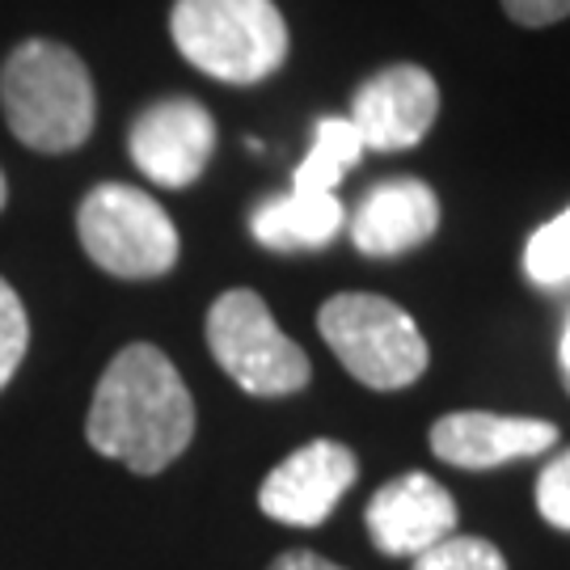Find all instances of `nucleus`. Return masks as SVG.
Wrapping results in <instances>:
<instances>
[{"instance_id": "obj_1", "label": "nucleus", "mask_w": 570, "mask_h": 570, "mask_svg": "<svg viewBox=\"0 0 570 570\" xmlns=\"http://www.w3.org/2000/svg\"><path fill=\"white\" fill-rule=\"evenodd\" d=\"M89 449L131 473H161L195 440V397L161 346L127 343L106 364L85 419Z\"/></svg>"}, {"instance_id": "obj_2", "label": "nucleus", "mask_w": 570, "mask_h": 570, "mask_svg": "<svg viewBox=\"0 0 570 570\" xmlns=\"http://www.w3.org/2000/svg\"><path fill=\"white\" fill-rule=\"evenodd\" d=\"M0 110L26 148L77 153L98 122V89L85 60L56 39L18 42L0 63Z\"/></svg>"}, {"instance_id": "obj_3", "label": "nucleus", "mask_w": 570, "mask_h": 570, "mask_svg": "<svg viewBox=\"0 0 570 570\" xmlns=\"http://www.w3.org/2000/svg\"><path fill=\"white\" fill-rule=\"evenodd\" d=\"M169 39L204 77L258 85L287 60V21L275 0H174Z\"/></svg>"}, {"instance_id": "obj_4", "label": "nucleus", "mask_w": 570, "mask_h": 570, "mask_svg": "<svg viewBox=\"0 0 570 570\" xmlns=\"http://www.w3.org/2000/svg\"><path fill=\"white\" fill-rule=\"evenodd\" d=\"M317 330L338 364L367 389L414 385L428 372V338L402 305L376 292H338L317 313Z\"/></svg>"}, {"instance_id": "obj_5", "label": "nucleus", "mask_w": 570, "mask_h": 570, "mask_svg": "<svg viewBox=\"0 0 570 570\" xmlns=\"http://www.w3.org/2000/svg\"><path fill=\"white\" fill-rule=\"evenodd\" d=\"M77 237L89 263L115 279H161L183 254L169 212L127 183H102L85 195L77 207Z\"/></svg>"}, {"instance_id": "obj_6", "label": "nucleus", "mask_w": 570, "mask_h": 570, "mask_svg": "<svg viewBox=\"0 0 570 570\" xmlns=\"http://www.w3.org/2000/svg\"><path fill=\"white\" fill-rule=\"evenodd\" d=\"M207 346L228 381L254 397H292L313 376L305 346L287 338L271 305L249 287H233L207 308Z\"/></svg>"}, {"instance_id": "obj_7", "label": "nucleus", "mask_w": 570, "mask_h": 570, "mask_svg": "<svg viewBox=\"0 0 570 570\" xmlns=\"http://www.w3.org/2000/svg\"><path fill=\"white\" fill-rule=\"evenodd\" d=\"M216 153V122L204 102L195 98H161L127 131V157L148 183L183 190L204 178Z\"/></svg>"}, {"instance_id": "obj_8", "label": "nucleus", "mask_w": 570, "mask_h": 570, "mask_svg": "<svg viewBox=\"0 0 570 570\" xmlns=\"http://www.w3.org/2000/svg\"><path fill=\"white\" fill-rule=\"evenodd\" d=\"M360 461L338 440H308L271 469L258 487V508L287 529H317L355 487Z\"/></svg>"}, {"instance_id": "obj_9", "label": "nucleus", "mask_w": 570, "mask_h": 570, "mask_svg": "<svg viewBox=\"0 0 570 570\" xmlns=\"http://www.w3.org/2000/svg\"><path fill=\"white\" fill-rule=\"evenodd\" d=\"M440 115V85L419 63H393L367 77L351 98V127L360 131L364 148L402 153L423 144L431 122Z\"/></svg>"}, {"instance_id": "obj_10", "label": "nucleus", "mask_w": 570, "mask_h": 570, "mask_svg": "<svg viewBox=\"0 0 570 570\" xmlns=\"http://www.w3.org/2000/svg\"><path fill=\"white\" fill-rule=\"evenodd\" d=\"M367 537L389 558H419L456 532V499L431 473H402L372 494Z\"/></svg>"}, {"instance_id": "obj_11", "label": "nucleus", "mask_w": 570, "mask_h": 570, "mask_svg": "<svg viewBox=\"0 0 570 570\" xmlns=\"http://www.w3.org/2000/svg\"><path fill=\"white\" fill-rule=\"evenodd\" d=\"M558 444V428L546 419L456 410L431 428V452L456 469H494L524 456H541Z\"/></svg>"}, {"instance_id": "obj_12", "label": "nucleus", "mask_w": 570, "mask_h": 570, "mask_svg": "<svg viewBox=\"0 0 570 570\" xmlns=\"http://www.w3.org/2000/svg\"><path fill=\"white\" fill-rule=\"evenodd\" d=\"M440 228V195L423 178H385L367 190L351 212V242L364 258H397L410 254Z\"/></svg>"}, {"instance_id": "obj_13", "label": "nucleus", "mask_w": 570, "mask_h": 570, "mask_svg": "<svg viewBox=\"0 0 570 570\" xmlns=\"http://www.w3.org/2000/svg\"><path fill=\"white\" fill-rule=\"evenodd\" d=\"M346 225V207L338 204V195H301L287 190L279 199H263L249 216V233L254 242L266 249H322L330 245Z\"/></svg>"}, {"instance_id": "obj_14", "label": "nucleus", "mask_w": 570, "mask_h": 570, "mask_svg": "<svg viewBox=\"0 0 570 570\" xmlns=\"http://www.w3.org/2000/svg\"><path fill=\"white\" fill-rule=\"evenodd\" d=\"M364 157V140L343 115H326L313 127V148L305 153V161L292 174V190L301 195H334V186L346 178V169H355Z\"/></svg>"}, {"instance_id": "obj_15", "label": "nucleus", "mask_w": 570, "mask_h": 570, "mask_svg": "<svg viewBox=\"0 0 570 570\" xmlns=\"http://www.w3.org/2000/svg\"><path fill=\"white\" fill-rule=\"evenodd\" d=\"M524 271H529L532 284L541 287L570 284V207L529 237V245H524Z\"/></svg>"}, {"instance_id": "obj_16", "label": "nucleus", "mask_w": 570, "mask_h": 570, "mask_svg": "<svg viewBox=\"0 0 570 570\" xmlns=\"http://www.w3.org/2000/svg\"><path fill=\"white\" fill-rule=\"evenodd\" d=\"M410 570H508V558L499 546H490L482 537H444L440 546H431L414 558Z\"/></svg>"}, {"instance_id": "obj_17", "label": "nucleus", "mask_w": 570, "mask_h": 570, "mask_svg": "<svg viewBox=\"0 0 570 570\" xmlns=\"http://www.w3.org/2000/svg\"><path fill=\"white\" fill-rule=\"evenodd\" d=\"M30 346V317L9 279H0V389L13 381Z\"/></svg>"}, {"instance_id": "obj_18", "label": "nucleus", "mask_w": 570, "mask_h": 570, "mask_svg": "<svg viewBox=\"0 0 570 570\" xmlns=\"http://www.w3.org/2000/svg\"><path fill=\"white\" fill-rule=\"evenodd\" d=\"M537 508L553 529L570 532V449L558 452L537 478Z\"/></svg>"}, {"instance_id": "obj_19", "label": "nucleus", "mask_w": 570, "mask_h": 570, "mask_svg": "<svg viewBox=\"0 0 570 570\" xmlns=\"http://www.w3.org/2000/svg\"><path fill=\"white\" fill-rule=\"evenodd\" d=\"M503 13L515 26L541 30V26H558L570 18V0H503Z\"/></svg>"}, {"instance_id": "obj_20", "label": "nucleus", "mask_w": 570, "mask_h": 570, "mask_svg": "<svg viewBox=\"0 0 570 570\" xmlns=\"http://www.w3.org/2000/svg\"><path fill=\"white\" fill-rule=\"evenodd\" d=\"M266 570H346V567H338V562H330V558H322V553L313 550H287Z\"/></svg>"}, {"instance_id": "obj_21", "label": "nucleus", "mask_w": 570, "mask_h": 570, "mask_svg": "<svg viewBox=\"0 0 570 570\" xmlns=\"http://www.w3.org/2000/svg\"><path fill=\"white\" fill-rule=\"evenodd\" d=\"M558 364H562V376H567V389H570V317L567 326H562V338H558Z\"/></svg>"}, {"instance_id": "obj_22", "label": "nucleus", "mask_w": 570, "mask_h": 570, "mask_svg": "<svg viewBox=\"0 0 570 570\" xmlns=\"http://www.w3.org/2000/svg\"><path fill=\"white\" fill-rule=\"evenodd\" d=\"M4 204H9V183H4V169H0V212H4Z\"/></svg>"}]
</instances>
